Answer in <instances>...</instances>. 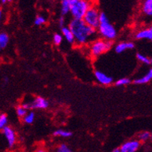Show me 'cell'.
<instances>
[{
  "label": "cell",
  "instance_id": "cell-1",
  "mask_svg": "<svg viewBox=\"0 0 152 152\" xmlns=\"http://www.w3.org/2000/svg\"><path fill=\"white\" fill-rule=\"evenodd\" d=\"M71 30L75 38V42L78 44H84L88 42L89 39L96 34V29L87 26L82 20H73L69 24Z\"/></svg>",
  "mask_w": 152,
  "mask_h": 152
},
{
  "label": "cell",
  "instance_id": "cell-2",
  "mask_svg": "<svg viewBox=\"0 0 152 152\" xmlns=\"http://www.w3.org/2000/svg\"><path fill=\"white\" fill-rule=\"evenodd\" d=\"M70 12L74 20H82L91 4L85 0H69Z\"/></svg>",
  "mask_w": 152,
  "mask_h": 152
},
{
  "label": "cell",
  "instance_id": "cell-3",
  "mask_svg": "<svg viewBox=\"0 0 152 152\" xmlns=\"http://www.w3.org/2000/svg\"><path fill=\"white\" fill-rule=\"evenodd\" d=\"M99 13L98 8L96 6L91 5L88 10L86 11L85 16H83L82 21L87 26H90L92 28H98L99 24Z\"/></svg>",
  "mask_w": 152,
  "mask_h": 152
},
{
  "label": "cell",
  "instance_id": "cell-4",
  "mask_svg": "<svg viewBox=\"0 0 152 152\" xmlns=\"http://www.w3.org/2000/svg\"><path fill=\"white\" fill-rule=\"evenodd\" d=\"M98 30L102 37H104L106 40H108V41L115 39L116 37V35H117L116 30L115 29L113 25L110 23L109 20L105 21V22L99 23Z\"/></svg>",
  "mask_w": 152,
  "mask_h": 152
},
{
  "label": "cell",
  "instance_id": "cell-5",
  "mask_svg": "<svg viewBox=\"0 0 152 152\" xmlns=\"http://www.w3.org/2000/svg\"><path fill=\"white\" fill-rule=\"evenodd\" d=\"M112 47L111 41L106 40H97L91 46V54L92 56L97 57L106 52Z\"/></svg>",
  "mask_w": 152,
  "mask_h": 152
},
{
  "label": "cell",
  "instance_id": "cell-6",
  "mask_svg": "<svg viewBox=\"0 0 152 152\" xmlns=\"http://www.w3.org/2000/svg\"><path fill=\"white\" fill-rule=\"evenodd\" d=\"M21 106L26 110L29 109H46L49 106V103L47 99L43 97L38 96L34 99L31 102H26Z\"/></svg>",
  "mask_w": 152,
  "mask_h": 152
},
{
  "label": "cell",
  "instance_id": "cell-7",
  "mask_svg": "<svg viewBox=\"0 0 152 152\" xmlns=\"http://www.w3.org/2000/svg\"><path fill=\"white\" fill-rule=\"evenodd\" d=\"M140 142L138 140H128L120 148V152H137L140 148Z\"/></svg>",
  "mask_w": 152,
  "mask_h": 152
},
{
  "label": "cell",
  "instance_id": "cell-8",
  "mask_svg": "<svg viewBox=\"0 0 152 152\" xmlns=\"http://www.w3.org/2000/svg\"><path fill=\"white\" fill-rule=\"evenodd\" d=\"M2 134H4L5 137L6 139L8 146L10 148H12L16 144V133H15L14 130L10 127V126H5L4 128L2 129Z\"/></svg>",
  "mask_w": 152,
  "mask_h": 152
},
{
  "label": "cell",
  "instance_id": "cell-9",
  "mask_svg": "<svg viewBox=\"0 0 152 152\" xmlns=\"http://www.w3.org/2000/svg\"><path fill=\"white\" fill-rule=\"evenodd\" d=\"M95 77H96V80L98 81L100 84L104 85V86H109V85L112 84V77L107 75L103 73V72H100V71H96L95 72Z\"/></svg>",
  "mask_w": 152,
  "mask_h": 152
},
{
  "label": "cell",
  "instance_id": "cell-10",
  "mask_svg": "<svg viewBox=\"0 0 152 152\" xmlns=\"http://www.w3.org/2000/svg\"><path fill=\"white\" fill-rule=\"evenodd\" d=\"M136 38L138 40H142V39H148L151 40L152 39V29L147 28L138 31L136 34Z\"/></svg>",
  "mask_w": 152,
  "mask_h": 152
},
{
  "label": "cell",
  "instance_id": "cell-11",
  "mask_svg": "<svg viewBox=\"0 0 152 152\" xmlns=\"http://www.w3.org/2000/svg\"><path fill=\"white\" fill-rule=\"evenodd\" d=\"M134 48V44L132 42H122L118 44L115 48V50L116 53H122L126 50L133 49Z\"/></svg>",
  "mask_w": 152,
  "mask_h": 152
},
{
  "label": "cell",
  "instance_id": "cell-12",
  "mask_svg": "<svg viewBox=\"0 0 152 152\" xmlns=\"http://www.w3.org/2000/svg\"><path fill=\"white\" fill-rule=\"evenodd\" d=\"M61 32L68 42H69L70 44L75 43L74 36H73V34L72 33V31H71V30L69 29V27H68V26H64V27H62Z\"/></svg>",
  "mask_w": 152,
  "mask_h": 152
},
{
  "label": "cell",
  "instance_id": "cell-13",
  "mask_svg": "<svg viewBox=\"0 0 152 152\" xmlns=\"http://www.w3.org/2000/svg\"><path fill=\"white\" fill-rule=\"evenodd\" d=\"M152 78V70L150 69L149 72L147 73L146 75L143 77L140 78H137L136 80H134V83L135 84H139V85H142V84H146V83H148L149 82H151Z\"/></svg>",
  "mask_w": 152,
  "mask_h": 152
},
{
  "label": "cell",
  "instance_id": "cell-14",
  "mask_svg": "<svg viewBox=\"0 0 152 152\" xmlns=\"http://www.w3.org/2000/svg\"><path fill=\"white\" fill-rule=\"evenodd\" d=\"M142 10L147 16H152V0H146L143 3Z\"/></svg>",
  "mask_w": 152,
  "mask_h": 152
},
{
  "label": "cell",
  "instance_id": "cell-15",
  "mask_svg": "<svg viewBox=\"0 0 152 152\" xmlns=\"http://www.w3.org/2000/svg\"><path fill=\"white\" fill-rule=\"evenodd\" d=\"M9 38L8 34L6 33H1L0 34V50H2L3 48L7 46L9 43Z\"/></svg>",
  "mask_w": 152,
  "mask_h": 152
},
{
  "label": "cell",
  "instance_id": "cell-16",
  "mask_svg": "<svg viewBox=\"0 0 152 152\" xmlns=\"http://www.w3.org/2000/svg\"><path fill=\"white\" fill-rule=\"evenodd\" d=\"M61 11L63 16L68 14L70 12V2L69 0H63L61 1Z\"/></svg>",
  "mask_w": 152,
  "mask_h": 152
},
{
  "label": "cell",
  "instance_id": "cell-17",
  "mask_svg": "<svg viewBox=\"0 0 152 152\" xmlns=\"http://www.w3.org/2000/svg\"><path fill=\"white\" fill-rule=\"evenodd\" d=\"M54 135L58 137H70L72 135V133L70 131H68V130H58L54 131Z\"/></svg>",
  "mask_w": 152,
  "mask_h": 152
},
{
  "label": "cell",
  "instance_id": "cell-18",
  "mask_svg": "<svg viewBox=\"0 0 152 152\" xmlns=\"http://www.w3.org/2000/svg\"><path fill=\"white\" fill-rule=\"evenodd\" d=\"M35 120V114L34 112H30L26 113V115L23 117V121L27 124H31L34 123Z\"/></svg>",
  "mask_w": 152,
  "mask_h": 152
},
{
  "label": "cell",
  "instance_id": "cell-19",
  "mask_svg": "<svg viewBox=\"0 0 152 152\" xmlns=\"http://www.w3.org/2000/svg\"><path fill=\"white\" fill-rule=\"evenodd\" d=\"M151 137V134L150 132H148V131H144V132H142L140 133V134H139V136H138V140L139 141H144V142H145V141H147V140H148Z\"/></svg>",
  "mask_w": 152,
  "mask_h": 152
},
{
  "label": "cell",
  "instance_id": "cell-20",
  "mask_svg": "<svg viewBox=\"0 0 152 152\" xmlns=\"http://www.w3.org/2000/svg\"><path fill=\"white\" fill-rule=\"evenodd\" d=\"M137 58L138 60L140 61V62L144 63V64H151V59H150V58H148V57L144 56V55H143L142 54H140V53L137 54Z\"/></svg>",
  "mask_w": 152,
  "mask_h": 152
},
{
  "label": "cell",
  "instance_id": "cell-21",
  "mask_svg": "<svg viewBox=\"0 0 152 152\" xmlns=\"http://www.w3.org/2000/svg\"><path fill=\"white\" fill-rule=\"evenodd\" d=\"M7 123H8L7 116L4 113L0 114V130H2L5 126H6Z\"/></svg>",
  "mask_w": 152,
  "mask_h": 152
},
{
  "label": "cell",
  "instance_id": "cell-22",
  "mask_svg": "<svg viewBox=\"0 0 152 152\" xmlns=\"http://www.w3.org/2000/svg\"><path fill=\"white\" fill-rule=\"evenodd\" d=\"M16 113H17V116L19 117H23V118L27 113V110L26 109H24L22 106H18L17 108H16Z\"/></svg>",
  "mask_w": 152,
  "mask_h": 152
},
{
  "label": "cell",
  "instance_id": "cell-23",
  "mask_svg": "<svg viewBox=\"0 0 152 152\" xmlns=\"http://www.w3.org/2000/svg\"><path fill=\"white\" fill-rule=\"evenodd\" d=\"M130 83V79L128 78H120L116 82V86H124L129 85Z\"/></svg>",
  "mask_w": 152,
  "mask_h": 152
},
{
  "label": "cell",
  "instance_id": "cell-24",
  "mask_svg": "<svg viewBox=\"0 0 152 152\" xmlns=\"http://www.w3.org/2000/svg\"><path fill=\"white\" fill-rule=\"evenodd\" d=\"M45 23H46V19L42 16H37L34 20V24L36 26H41Z\"/></svg>",
  "mask_w": 152,
  "mask_h": 152
},
{
  "label": "cell",
  "instance_id": "cell-25",
  "mask_svg": "<svg viewBox=\"0 0 152 152\" xmlns=\"http://www.w3.org/2000/svg\"><path fill=\"white\" fill-rule=\"evenodd\" d=\"M57 152H72V151L71 150L70 148L65 144H61V145H59L57 149Z\"/></svg>",
  "mask_w": 152,
  "mask_h": 152
},
{
  "label": "cell",
  "instance_id": "cell-26",
  "mask_svg": "<svg viewBox=\"0 0 152 152\" xmlns=\"http://www.w3.org/2000/svg\"><path fill=\"white\" fill-rule=\"evenodd\" d=\"M53 40H54V44H56V45H59V44H61V43L62 42V40H63V39H62V36L61 34H54Z\"/></svg>",
  "mask_w": 152,
  "mask_h": 152
},
{
  "label": "cell",
  "instance_id": "cell-27",
  "mask_svg": "<svg viewBox=\"0 0 152 152\" xmlns=\"http://www.w3.org/2000/svg\"><path fill=\"white\" fill-rule=\"evenodd\" d=\"M58 24H59V26H61V27H64V16H60V18H59V20H58Z\"/></svg>",
  "mask_w": 152,
  "mask_h": 152
},
{
  "label": "cell",
  "instance_id": "cell-28",
  "mask_svg": "<svg viewBox=\"0 0 152 152\" xmlns=\"http://www.w3.org/2000/svg\"><path fill=\"white\" fill-rule=\"evenodd\" d=\"M35 152H47V151H46V150L44 149V148H38L37 150Z\"/></svg>",
  "mask_w": 152,
  "mask_h": 152
},
{
  "label": "cell",
  "instance_id": "cell-29",
  "mask_svg": "<svg viewBox=\"0 0 152 152\" xmlns=\"http://www.w3.org/2000/svg\"><path fill=\"white\" fill-rule=\"evenodd\" d=\"M112 152H120V148H115Z\"/></svg>",
  "mask_w": 152,
  "mask_h": 152
},
{
  "label": "cell",
  "instance_id": "cell-30",
  "mask_svg": "<svg viewBox=\"0 0 152 152\" xmlns=\"http://www.w3.org/2000/svg\"><path fill=\"white\" fill-rule=\"evenodd\" d=\"M2 10L0 9V22H1V19H2Z\"/></svg>",
  "mask_w": 152,
  "mask_h": 152
}]
</instances>
